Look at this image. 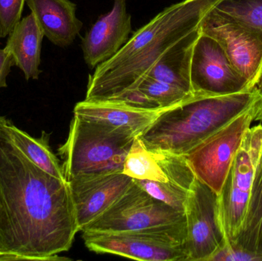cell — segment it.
Here are the masks:
<instances>
[{"mask_svg":"<svg viewBox=\"0 0 262 261\" xmlns=\"http://www.w3.org/2000/svg\"><path fill=\"white\" fill-rule=\"evenodd\" d=\"M0 115V206L7 254L0 260H69L80 231L70 185L35 165L15 145Z\"/></svg>","mask_w":262,"mask_h":261,"instance_id":"cell-1","label":"cell"},{"mask_svg":"<svg viewBox=\"0 0 262 261\" xmlns=\"http://www.w3.org/2000/svg\"><path fill=\"white\" fill-rule=\"evenodd\" d=\"M220 0H181L136 31L122 49L89 75L86 101H120L135 91L160 58L201 27Z\"/></svg>","mask_w":262,"mask_h":261,"instance_id":"cell-2","label":"cell"},{"mask_svg":"<svg viewBox=\"0 0 262 261\" xmlns=\"http://www.w3.org/2000/svg\"><path fill=\"white\" fill-rule=\"evenodd\" d=\"M261 94L247 90L222 96L192 95L163 110L138 136L147 149L185 156L249 110Z\"/></svg>","mask_w":262,"mask_h":261,"instance_id":"cell-3","label":"cell"},{"mask_svg":"<svg viewBox=\"0 0 262 261\" xmlns=\"http://www.w3.org/2000/svg\"><path fill=\"white\" fill-rule=\"evenodd\" d=\"M136 136L127 129L74 115L66 143L58 148L66 181L79 176L123 173Z\"/></svg>","mask_w":262,"mask_h":261,"instance_id":"cell-4","label":"cell"},{"mask_svg":"<svg viewBox=\"0 0 262 261\" xmlns=\"http://www.w3.org/2000/svg\"><path fill=\"white\" fill-rule=\"evenodd\" d=\"M88 249L143 261H187L186 222L120 232H82Z\"/></svg>","mask_w":262,"mask_h":261,"instance_id":"cell-5","label":"cell"},{"mask_svg":"<svg viewBox=\"0 0 262 261\" xmlns=\"http://www.w3.org/2000/svg\"><path fill=\"white\" fill-rule=\"evenodd\" d=\"M261 153L260 124L246 131L219 194L220 215L229 244L233 242L244 219Z\"/></svg>","mask_w":262,"mask_h":261,"instance_id":"cell-6","label":"cell"},{"mask_svg":"<svg viewBox=\"0 0 262 261\" xmlns=\"http://www.w3.org/2000/svg\"><path fill=\"white\" fill-rule=\"evenodd\" d=\"M186 222L183 212L155 199L134 180L130 188L82 232H120Z\"/></svg>","mask_w":262,"mask_h":261,"instance_id":"cell-7","label":"cell"},{"mask_svg":"<svg viewBox=\"0 0 262 261\" xmlns=\"http://www.w3.org/2000/svg\"><path fill=\"white\" fill-rule=\"evenodd\" d=\"M187 261L209 260L229 244L220 215L219 194L195 177L185 204Z\"/></svg>","mask_w":262,"mask_h":261,"instance_id":"cell-8","label":"cell"},{"mask_svg":"<svg viewBox=\"0 0 262 261\" xmlns=\"http://www.w3.org/2000/svg\"><path fill=\"white\" fill-rule=\"evenodd\" d=\"M256 103L184 156L195 177L218 194L246 131L255 121Z\"/></svg>","mask_w":262,"mask_h":261,"instance_id":"cell-9","label":"cell"},{"mask_svg":"<svg viewBox=\"0 0 262 261\" xmlns=\"http://www.w3.org/2000/svg\"><path fill=\"white\" fill-rule=\"evenodd\" d=\"M201 32L218 41L249 88L262 61V33L212 8L203 18Z\"/></svg>","mask_w":262,"mask_h":261,"instance_id":"cell-10","label":"cell"},{"mask_svg":"<svg viewBox=\"0 0 262 261\" xmlns=\"http://www.w3.org/2000/svg\"><path fill=\"white\" fill-rule=\"evenodd\" d=\"M190 80L195 94L222 96L251 90L218 41L202 32L192 52Z\"/></svg>","mask_w":262,"mask_h":261,"instance_id":"cell-11","label":"cell"},{"mask_svg":"<svg viewBox=\"0 0 262 261\" xmlns=\"http://www.w3.org/2000/svg\"><path fill=\"white\" fill-rule=\"evenodd\" d=\"M123 173L134 179L155 181L189 191L195 179L186 157L145 147L138 136L133 142Z\"/></svg>","mask_w":262,"mask_h":261,"instance_id":"cell-12","label":"cell"},{"mask_svg":"<svg viewBox=\"0 0 262 261\" xmlns=\"http://www.w3.org/2000/svg\"><path fill=\"white\" fill-rule=\"evenodd\" d=\"M70 185L80 231L104 212L134 183L124 173L79 176Z\"/></svg>","mask_w":262,"mask_h":261,"instance_id":"cell-13","label":"cell"},{"mask_svg":"<svg viewBox=\"0 0 262 261\" xmlns=\"http://www.w3.org/2000/svg\"><path fill=\"white\" fill-rule=\"evenodd\" d=\"M127 0H114L112 10L101 15L81 39L84 62L91 70L113 58L127 42L132 19Z\"/></svg>","mask_w":262,"mask_h":261,"instance_id":"cell-14","label":"cell"},{"mask_svg":"<svg viewBox=\"0 0 262 261\" xmlns=\"http://www.w3.org/2000/svg\"><path fill=\"white\" fill-rule=\"evenodd\" d=\"M134 107L119 101H84L74 108V115L87 121L127 129L140 136L163 110Z\"/></svg>","mask_w":262,"mask_h":261,"instance_id":"cell-15","label":"cell"},{"mask_svg":"<svg viewBox=\"0 0 262 261\" xmlns=\"http://www.w3.org/2000/svg\"><path fill=\"white\" fill-rule=\"evenodd\" d=\"M45 37L61 48L70 46L83 27L77 6L70 0H26Z\"/></svg>","mask_w":262,"mask_h":261,"instance_id":"cell-16","label":"cell"},{"mask_svg":"<svg viewBox=\"0 0 262 261\" xmlns=\"http://www.w3.org/2000/svg\"><path fill=\"white\" fill-rule=\"evenodd\" d=\"M45 35L31 12L15 26L8 35L4 48L15 61V66L24 74L26 81L38 80L41 70V46Z\"/></svg>","mask_w":262,"mask_h":261,"instance_id":"cell-17","label":"cell"},{"mask_svg":"<svg viewBox=\"0 0 262 261\" xmlns=\"http://www.w3.org/2000/svg\"><path fill=\"white\" fill-rule=\"evenodd\" d=\"M200 34L201 27L174 44L156 63L147 76L195 94L191 84V59L194 45Z\"/></svg>","mask_w":262,"mask_h":261,"instance_id":"cell-18","label":"cell"},{"mask_svg":"<svg viewBox=\"0 0 262 261\" xmlns=\"http://www.w3.org/2000/svg\"><path fill=\"white\" fill-rule=\"evenodd\" d=\"M231 244L262 256V153L255 170L244 219Z\"/></svg>","mask_w":262,"mask_h":261,"instance_id":"cell-19","label":"cell"},{"mask_svg":"<svg viewBox=\"0 0 262 261\" xmlns=\"http://www.w3.org/2000/svg\"><path fill=\"white\" fill-rule=\"evenodd\" d=\"M8 127L14 144L28 159L51 176L66 180L62 165L49 145V134L43 131L40 137H32L29 133L14 125L9 120Z\"/></svg>","mask_w":262,"mask_h":261,"instance_id":"cell-20","label":"cell"},{"mask_svg":"<svg viewBox=\"0 0 262 261\" xmlns=\"http://www.w3.org/2000/svg\"><path fill=\"white\" fill-rule=\"evenodd\" d=\"M137 90L162 109L173 107L194 95L187 93L177 86L148 76L142 81Z\"/></svg>","mask_w":262,"mask_h":261,"instance_id":"cell-21","label":"cell"},{"mask_svg":"<svg viewBox=\"0 0 262 261\" xmlns=\"http://www.w3.org/2000/svg\"><path fill=\"white\" fill-rule=\"evenodd\" d=\"M214 8L262 33V0H220Z\"/></svg>","mask_w":262,"mask_h":261,"instance_id":"cell-22","label":"cell"},{"mask_svg":"<svg viewBox=\"0 0 262 261\" xmlns=\"http://www.w3.org/2000/svg\"><path fill=\"white\" fill-rule=\"evenodd\" d=\"M134 182L140 185L151 196L169 205L171 208L184 213L185 204L189 191L166 185L155 181L134 179Z\"/></svg>","mask_w":262,"mask_h":261,"instance_id":"cell-23","label":"cell"},{"mask_svg":"<svg viewBox=\"0 0 262 261\" xmlns=\"http://www.w3.org/2000/svg\"><path fill=\"white\" fill-rule=\"evenodd\" d=\"M26 0H0V38L8 37L21 19Z\"/></svg>","mask_w":262,"mask_h":261,"instance_id":"cell-24","label":"cell"},{"mask_svg":"<svg viewBox=\"0 0 262 261\" xmlns=\"http://www.w3.org/2000/svg\"><path fill=\"white\" fill-rule=\"evenodd\" d=\"M208 261H262V256L241 249L232 244H228L217 251Z\"/></svg>","mask_w":262,"mask_h":261,"instance_id":"cell-25","label":"cell"},{"mask_svg":"<svg viewBox=\"0 0 262 261\" xmlns=\"http://www.w3.org/2000/svg\"><path fill=\"white\" fill-rule=\"evenodd\" d=\"M13 66V57L6 49L0 48V89L7 87V77Z\"/></svg>","mask_w":262,"mask_h":261,"instance_id":"cell-26","label":"cell"},{"mask_svg":"<svg viewBox=\"0 0 262 261\" xmlns=\"http://www.w3.org/2000/svg\"><path fill=\"white\" fill-rule=\"evenodd\" d=\"M7 254V234L3 211L0 206V257Z\"/></svg>","mask_w":262,"mask_h":261,"instance_id":"cell-27","label":"cell"},{"mask_svg":"<svg viewBox=\"0 0 262 261\" xmlns=\"http://www.w3.org/2000/svg\"><path fill=\"white\" fill-rule=\"evenodd\" d=\"M252 90H258V92L262 93V61L261 66H260L259 70L257 74L256 78L254 81L252 85Z\"/></svg>","mask_w":262,"mask_h":261,"instance_id":"cell-28","label":"cell"},{"mask_svg":"<svg viewBox=\"0 0 262 261\" xmlns=\"http://www.w3.org/2000/svg\"><path fill=\"white\" fill-rule=\"evenodd\" d=\"M255 121H259L262 124V94L261 98L256 103V113H255Z\"/></svg>","mask_w":262,"mask_h":261,"instance_id":"cell-29","label":"cell"}]
</instances>
